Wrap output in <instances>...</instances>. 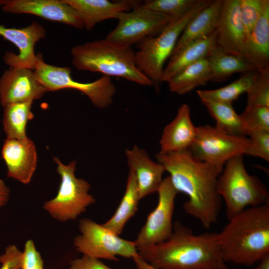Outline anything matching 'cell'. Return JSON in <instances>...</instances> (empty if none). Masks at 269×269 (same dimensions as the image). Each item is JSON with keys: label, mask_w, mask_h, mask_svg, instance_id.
<instances>
[{"label": "cell", "mask_w": 269, "mask_h": 269, "mask_svg": "<svg viewBox=\"0 0 269 269\" xmlns=\"http://www.w3.org/2000/svg\"><path fill=\"white\" fill-rule=\"evenodd\" d=\"M156 158L167 171L178 192L188 200L183 205L185 212L209 229L218 220L222 198L217 190L218 178L223 168L197 159L189 149L167 153L158 152Z\"/></svg>", "instance_id": "1"}, {"label": "cell", "mask_w": 269, "mask_h": 269, "mask_svg": "<svg viewBox=\"0 0 269 269\" xmlns=\"http://www.w3.org/2000/svg\"><path fill=\"white\" fill-rule=\"evenodd\" d=\"M137 250L142 258L158 269H228L217 233L196 235L179 221L165 241Z\"/></svg>", "instance_id": "2"}, {"label": "cell", "mask_w": 269, "mask_h": 269, "mask_svg": "<svg viewBox=\"0 0 269 269\" xmlns=\"http://www.w3.org/2000/svg\"><path fill=\"white\" fill-rule=\"evenodd\" d=\"M225 262L251 266L269 253V201L248 207L217 233Z\"/></svg>", "instance_id": "3"}, {"label": "cell", "mask_w": 269, "mask_h": 269, "mask_svg": "<svg viewBox=\"0 0 269 269\" xmlns=\"http://www.w3.org/2000/svg\"><path fill=\"white\" fill-rule=\"evenodd\" d=\"M71 53L72 64L78 70L116 76L142 86H154L137 68L132 46L104 39L76 45Z\"/></svg>", "instance_id": "4"}, {"label": "cell", "mask_w": 269, "mask_h": 269, "mask_svg": "<svg viewBox=\"0 0 269 269\" xmlns=\"http://www.w3.org/2000/svg\"><path fill=\"white\" fill-rule=\"evenodd\" d=\"M243 156L228 160L218 178L217 190L224 200L228 220L248 207L269 201L267 187L257 176L248 173Z\"/></svg>", "instance_id": "5"}, {"label": "cell", "mask_w": 269, "mask_h": 269, "mask_svg": "<svg viewBox=\"0 0 269 269\" xmlns=\"http://www.w3.org/2000/svg\"><path fill=\"white\" fill-rule=\"evenodd\" d=\"M212 1L203 0L184 16L172 20L159 34L136 45V66L157 89L162 82L164 64L171 56L182 32L189 21Z\"/></svg>", "instance_id": "6"}, {"label": "cell", "mask_w": 269, "mask_h": 269, "mask_svg": "<svg viewBox=\"0 0 269 269\" xmlns=\"http://www.w3.org/2000/svg\"><path fill=\"white\" fill-rule=\"evenodd\" d=\"M53 160L61 180L55 197L44 202V209L54 219L60 222L76 220L95 203V198L89 193L90 184L85 180L75 176L76 161L67 165L57 157Z\"/></svg>", "instance_id": "7"}, {"label": "cell", "mask_w": 269, "mask_h": 269, "mask_svg": "<svg viewBox=\"0 0 269 269\" xmlns=\"http://www.w3.org/2000/svg\"><path fill=\"white\" fill-rule=\"evenodd\" d=\"M80 234L73 240L76 250L83 254L97 259L117 261V256L132 259L138 255L134 241L119 237L102 224L89 218L79 221Z\"/></svg>", "instance_id": "8"}, {"label": "cell", "mask_w": 269, "mask_h": 269, "mask_svg": "<svg viewBox=\"0 0 269 269\" xmlns=\"http://www.w3.org/2000/svg\"><path fill=\"white\" fill-rule=\"evenodd\" d=\"M34 71L47 91L65 88L77 90L86 95L94 106L100 109L106 108L112 103L116 91V87L109 76L103 75L89 83L76 81L71 77L69 67L46 63L42 56Z\"/></svg>", "instance_id": "9"}, {"label": "cell", "mask_w": 269, "mask_h": 269, "mask_svg": "<svg viewBox=\"0 0 269 269\" xmlns=\"http://www.w3.org/2000/svg\"><path fill=\"white\" fill-rule=\"evenodd\" d=\"M142 4L119 13L115 18L118 20L116 27L105 39L125 46L137 45L159 34L175 19L145 8Z\"/></svg>", "instance_id": "10"}, {"label": "cell", "mask_w": 269, "mask_h": 269, "mask_svg": "<svg viewBox=\"0 0 269 269\" xmlns=\"http://www.w3.org/2000/svg\"><path fill=\"white\" fill-rule=\"evenodd\" d=\"M250 143V138L246 136L230 135L206 125L197 127L189 150L199 160L224 167L231 158L244 155Z\"/></svg>", "instance_id": "11"}, {"label": "cell", "mask_w": 269, "mask_h": 269, "mask_svg": "<svg viewBox=\"0 0 269 269\" xmlns=\"http://www.w3.org/2000/svg\"><path fill=\"white\" fill-rule=\"evenodd\" d=\"M157 192V206L148 215L134 241L137 248L161 243L172 232L175 200L178 192L173 187L169 176L163 179Z\"/></svg>", "instance_id": "12"}, {"label": "cell", "mask_w": 269, "mask_h": 269, "mask_svg": "<svg viewBox=\"0 0 269 269\" xmlns=\"http://www.w3.org/2000/svg\"><path fill=\"white\" fill-rule=\"evenodd\" d=\"M2 10L12 14H29L42 18L84 28L77 11L63 0H0Z\"/></svg>", "instance_id": "13"}, {"label": "cell", "mask_w": 269, "mask_h": 269, "mask_svg": "<svg viewBox=\"0 0 269 269\" xmlns=\"http://www.w3.org/2000/svg\"><path fill=\"white\" fill-rule=\"evenodd\" d=\"M0 36L12 42L18 50V54L7 52L5 63L10 67H21L34 70L42 55L35 54V44L45 38V30L40 24L33 22L20 29L7 28L0 24Z\"/></svg>", "instance_id": "14"}, {"label": "cell", "mask_w": 269, "mask_h": 269, "mask_svg": "<svg viewBox=\"0 0 269 269\" xmlns=\"http://www.w3.org/2000/svg\"><path fill=\"white\" fill-rule=\"evenodd\" d=\"M47 90L34 70L10 67L0 78V100L3 107L42 97Z\"/></svg>", "instance_id": "15"}, {"label": "cell", "mask_w": 269, "mask_h": 269, "mask_svg": "<svg viewBox=\"0 0 269 269\" xmlns=\"http://www.w3.org/2000/svg\"><path fill=\"white\" fill-rule=\"evenodd\" d=\"M1 155L6 165L8 177L29 184L37 165V155L34 142L27 137L23 139L7 138Z\"/></svg>", "instance_id": "16"}, {"label": "cell", "mask_w": 269, "mask_h": 269, "mask_svg": "<svg viewBox=\"0 0 269 269\" xmlns=\"http://www.w3.org/2000/svg\"><path fill=\"white\" fill-rule=\"evenodd\" d=\"M216 31L217 46L226 53L242 57L246 35L240 0H223Z\"/></svg>", "instance_id": "17"}, {"label": "cell", "mask_w": 269, "mask_h": 269, "mask_svg": "<svg viewBox=\"0 0 269 269\" xmlns=\"http://www.w3.org/2000/svg\"><path fill=\"white\" fill-rule=\"evenodd\" d=\"M129 169L135 176L140 199L157 192L163 180L164 166L153 161L145 150L137 145L125 150Z\"/></svg>", "instance_id": "18"}, {"label": "cell", "mask_w": 269, "mask_h": 269, "mask_svg": "<svg viewBox=\"0 0 269 269\" xmlns=\"http://www.w3.org/2000/svg\"><path fill=\"white\" fill-rule=\"evenodd\" d=\"M197 127L193 124L190 108L182 104L175 118L164 128L160 140L161 153L189 149L196 134Z\"/></svg>", "instance_id": "19"}, {"label": "cell", "mask_w": 269, "mask_h": 269, "mask_svg": "<svg viewBox=\"0 0 269 269\" xmlns=\"http://www.w3.org/2000/svg\"><path fill=\"white\" fill-rule=\"evenodd\" d=\"M78 13L84 28L91 31L98 23L115 18L120 13L130 11L138 1L108 0H63Z\"/></svg>", "instance_id": "20"}, {"label": "cell", "mask_w": 269, "mask_h": 269, "mask_svg": "<svg viewBox=\"0 0 269 269\" xmlns=\"http://www.w3.org/2000/svg\"><path fill=\"white\" fill-rule=\"evenodd\" d=\"M242 57L256 69L269 67V0L251 32L246 37Z\"/></svg>", "instance_id": "21"}, {"label": "cell", "mask_w": 269, "mask_h": 269, "mask_svg": "<svg viewBox=\"0 0 269 269\" xmlns=\"http://www.w3.org/2000/svg\"><path fill=\"white\" fill-rule=\"evenodd\" d=\"M222 3L223 0H213L189 21L179 37L172 53L216 31Z\"/></svg>", "instance_id": "22"}, {"label": "cell", "mask_w": 269, "mask_h": 269, "mask_svg": "<svg viewBox=\"0 0 269 269\" xmlns=\"http://www.w3.org/2000/svg\"><path fill=\"white\" fill-rule=\"evenodd\" d=\"M217 46L216 31L173 53L164 68L162 82H167L188 66L206 58Z\"/></svg>", "instance_id": "23"}, {"label": "cell", "mask_w": 269, "mask_h": 269, "mask_svg": "<svg viewBox=\"0 0 269 269\" xmlns=\"http://www.w3.org/2000/svg\"><path fill=\"white\" fill-rule=\"evenodd\" d=\"M140 200L135 176L129 169L125 191L119 206L112 216L103 225L120 235L126 224L137 212Z\"/></svg>", "instance_id": "24"}, {"label": "cell", "mask_w": 269, "mask_h": 269, "mask_svg": "<svg viewBox=\"0 0 269 269\" xmlns=\"http://www.w3.org/2000/svg\"><path fill=\"white\" fill-rule=\"evenodd\" d=\"M210 71V80L223 81L235 73H246L256 69L245 59L223 51L216 46L206 58Z\"/></svg>", "instance_id": "25"}, {"label": "cell", "mask_w": 269, "mask_h": 269, "mask_svg": "<svg viewBox=\"0 0 269 269\" xmlns=\"http://www.w3.org/2000/svg\"><path fill=\"white\" fill-rule=\"evenodd\" d=\"M216 121L215 128L218 131L235 136H246L248 132L240 115L232 104L212 100H201Z\"/></svg>", "instance_id": "26"}, {"label": "cell", "mask_w": 269, "mask_h": 269, "mask_svg": "<svg viewBox=\"0 0 269 269\" xmlns=\"http://www.w3.org/2000/svg\"><path fill=\"white\" fill-rule=\"evenodd\" d=\"M209 80L210 71L205 58L188 66L167 83L171 92L183 95L205 85Z\"/></svg>", "instance_id": "27"}, {"label": "cell", "mask_w": 269, "mask_h": 269, "mask_svg": "<svg viewBox=\"0 0 269 269\" xmlns=\"http://www.w3.org/2000/svg\"><path fill=\"white\" fill-rule=\"evenodd\" d=\"M32 101L10 104L4 107L3 125L7 138L23 139L26 135L28 122L34 117Z\"/></svg>", "instance_id": "28"}, {"label": "cell", "mask_w": 269, "mask_h": 269, "mask_svg": "<svg viewBox=\"0 0 269 269\" xmlns=\"http://www.w3.org/2000/svg\"><path fill=\"white\" fill-rule=\"evenodd\" d=\"M256 70L245 73L238 79L220 88L197 91L201 100H212L232 104L239 96L248 91L254 78Z\"/></svg>", "instance_id": "29"}, {"label": "cell", "mask_w": 269, "mask_h": 269, "mask_svg": "<svg viewBox=\"0 0 269 269\" xmlns=\"http://www.w3.org/2000/svg\"><path fill=\"white\" fill-rule=\"evenodd\" d=\"M203 0H147L142 6L174 18L181 17L197 7Z\"/></svg>", "instance_id": "30"}, {"label": "cell", "mask_w": 269, "mask_h": 269, "mask_svg": "<svg viewBox=\"0 0 269 269\" xmlns=\"http://www.w3.org/2000/svg\"><path fill=\"white\" fill-rule=\"evenodd\" d=\"M247 93V106L269 107V67L256 69L254 78Z\"/></svg>", "instance_id": "31"}, {"label": "cell", "mask_w": 269, "mask_h": 269, "mask_svg": "<svg viewBox=\"0 0 269 269\" xmlns=\"http://www.w3.org/2000/svg\"><path fill=\"white\" fill-rule=\"evenodd\" d=\"M240 116L248 135L255 130L269 131V107L247 106Z\"/></svg>", "instance_id": "32"}, {"label": "cell", "mask_w": 269, "mask_h": 269, "mask_svg": "<svg viewBox=\"0 0 269 269\" xmlns=\"http://www.w3.org/2000/svg\"><path fill=\"white\" fill-rule=\"evenodd\" d=\"M266 0H240V16L246 38L259 19Z\"/></svg>", "instance_id": "33"}, {"label": "cell", "mask_w": 269, "mask_h": 269, "mask_svg": "<svg viewBox=\"0 0 269 269\" xmlns=\"http://www.w3.org/2000/svg\"><path fill=\"white\" fill-rule=\"evenodd\" d=\"M250 143L244 155L260 157L269 161V131L255 130L248 134Z\"/></svg>", "instance_id": "34"}, {"label": "cell", "mask_w": 269, "mask_h": 269, "mask_svg": "<svg viewBox=\"0 0 269 269\" xmlns=\"http://www.w3.org/2000/svg\"><path fill=\"white\" fill-rule=\"evenodd\" d=\"M21 269H44L41 254L31 239L27 240L25 243Z\"/></svg>", "instance_id": "35"}, {"label": "cell", "mask_w": 269, "mask_h": 269, "mask_svg": "<svg viewBox=\"0 0 269 269\" xmlns=\"http://www.w3.org/2000/svg\"><path fill=\"white\" fill-rule=\"evenodd\" d=\"M22 252L15 245H9L0 256V269H21Z\"/></svg>", "instance_id": "36"}, {"label": "cell", "mask_w": 269, "mask_h": 269, "mask_svg": "<svg viewBox=\"0 0 269 269\" xmlns=\"http://www.w3.org/2000/svg\"><path fill=\"white\" fill-rule=\"evenodd\" d=\"M68 269H112L100 260L83 255L71 260Z\"/></svg>", "instance_id": "37"}, {"label": "cell", "mask_w": 269, "mask_h": 269, "mask_svg": "<svg viewBox=\"0 0 269 269\" xmlns=\"http://www.w3.org/2000/svg\"><path fill=\"white\" fill-rule=\"evenodd\" d=\"M10 195V190L4 181L0 179V209L8 203Z\"/></svg>", "instance_id": "38"}, {"label": "cell", "mask_w": 269, "mask_h": 269, "mask_svg": "<svg viewBox=\"0 0 269 269\" xmlns=\"http://www.w3.org/2000/svg\"><path fill=\"white\" fill-rule=\"evenodd\" d=\"M137 269H158L142 258L139 255L132 259Z\"/></svg>", "instance_id": "39"}, {"label": "cell", "mask_w": 269, "mask_h": 269, "mask_svg": "<svg viewBox=\"0 0 269 269\" xmlns=\"http://www.w3.org/2000/svg\"><path fill=\"white\" fill-rule=\"evenodd\" d=\"M257 266L251 269H269V253L263 257Z\"/></svg>", "instance_id": "40"}]
</instances>
